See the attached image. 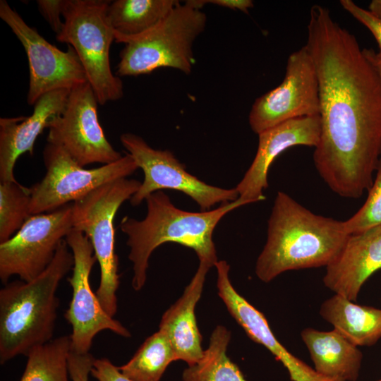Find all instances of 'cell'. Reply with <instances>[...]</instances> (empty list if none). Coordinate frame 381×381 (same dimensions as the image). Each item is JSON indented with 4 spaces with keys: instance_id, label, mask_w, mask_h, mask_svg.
<instances>
[{
    "instance_id": "obj_15",
    "label": "cell",
    "mask_w": 381,
    "mask_h": 381,
    "mask_svg": "<svg viewBox=\"0 0 381 381\" xmlns=\"http://www.w3.org/2000/svg\"><path fill=\"white\" fill-rule=\"evenodd\" d=\"M321 131L320 115L288 120L258 134L255 158L241 181L235 187L238 198L248 204L265 199L267 174L274 159L296 145L315 147Z\"/></svg>"
},
{
    "instance_id": "obj_7",
    "label": "cell",
    "mask_w": 381,
    "mask_h": 381,
    "mask_svg": "<svg viewBox=\"0 0 381 381\" xmlns=\"http://www.w3.org/2000/svg\"><path fill=\"white\" fill-rule=\"evenodd\" d=\"M110 1L67 0L64 26L56 40L75 51L99 104L122 98L121 78L111 69L109 52L115 34L108 17Z\"/></svg>"
},
{
    "instance_id": "obj_14",
    "label": "cell",
    "mask_w": 381,
    "mask_h": 381,
    "mask_svg": "<svg viewBox=\"0 0 381 381\" xmlns=\"http://www.w3.org/2000/svg\"><path fill=\"white\" fill-rule=\"evenodd\" d=\"M320 115L319 85L306 45L291 53L282 83L255 99L249 124L258 135L288 120Z\"/></svg>"
},
{
    "instance_id": "obj_32",
    "label": "cell",
    "mask_w": 381,
    "mask_h": 381,
    "mask_svg": "<svg viewBox=\"0 0 381 381\" xmlns=\"http://www.w3.org/2000/svg\"><path fill=\"white\" fill-rule=\"evenodd\" d=\"M363 52L369 61L381 75V56L373 49H363Z\"/></svg>"
},
{
    "instance_id": "obj_20",
    "label": "cell",
    "mask_w": 381,
    "mask_h": 381,
    "mask_svg": "<svg viewBox=\"0 0 381 381\" xmlns=\"http://www.w3.org/2000/svg\"><path fill=\"white\" fill-rule=\"evenodd\" d=\"M320 314L356 346H372L381 338V309L358 305L335 294L322 303Z\"/></svg>"
},
{
    "instance_id": "obj_6",
    "label": "cell",
    "mask_w": 381,
    "mask_h": 381,
    "mask_svg": "<svg viewBox=\"0 0 381 381\" xmlns=\"http://www.w3.org/2000/svg\"><path fill=\"white\" fill-rule=\"evenodd\" d=\"M140 184L135 179H119L73 202V229L83 232L92 246L100 269L95 293L104 310L113 318L117 312L120 283L114 219L121 204L131 198Z\"/></svg>"
},
{
    "instance_id": "obj_30",
    "label": "cell",
    "mask_w": 381,
    "mask_h": 381,
    "mask_svg": "<svg viewBox=\"0 0 381 381\" xmlns=\"http://www.w3.org/2000/svg\"><path fill=\"white\" fill-rule=\"evenodd\" d=\"M90 375L97 381H133L124 375L108 358H95Z\"/></svg>"
},
{
    "instance_id": "obj_13",
    "label": "cell",
    "mask_w": 381,
    "mask_h": 381,
    "mask_svg": "<svg viewBox=\"0 0 381 381\" xmlns=\"http://www.w3.org/2000/svg\"><path fill=\"white\" fill-rule=\"evenodd\" d=\"M0 18L11 28L25 51L30 72L27 102L33 105L44 95L87 82L74 49L64 52L47 42L5 0L0 1Z\"/></svg>"
},
{
    "instance_id": "obj_8",
    "label": "cell",
    "mask_w": 381,
    "mask_h": 381,
    "mask_svg": "<svg viewBox=\"0 0 381 381\" xmlns=\"http://www.w3.org/2000/svg\"><path fill=\"white\" fill-rule=\"evenodd\" d=\"M46 174L30 188V214H44L75 202L97 188L127 178L138 168L127 152L95 169L80 166L61 146L47 143L42 152Z\"/></svg>"
},
{
    "instance_id": "obj_3",
    "label": "cell",
    "mask_w": 381,
    "mask_h": 381,
    "mask_svg": "<svg viewBox=\"0 0 381 381\" xmlns=\"http://www.w3.org/2000/svg\"><path fill=\"white\" fill-rule=\"evenodd\" d=\"M146 217L138 220L124 217L119 224L130 248L128 259L133 264L131 285L140 291L145 286L149 260L160 245L173 242L193 249L199 261L212 266L218 261L212 235L219 221L229 212L248 204L238 198L208 211L193 212L176 207L162 190L145 199Z\"/></svg>"
},
{
    "instance_id": "obj_26",
    "label": "cell",
    "mask_w": 381,
    "mask_h": 381,
    "mask_svg": "<svg viewBox=\"0 0 381 381\" xmlns=\"http://www.w3.org/2000/svg\"><path fill=\"white\" fill-rule=\"evenodd\" d=\"M368 192V198L362 207L352 217L344 221L349 234L361 233L381 225V157L373 183Z\"/></svg>"
},
{
    "instance_id": "obj_5",
    "label": "cell",
    "mask_w": 381,
    "mask_h": 381,
    "mask_svg": "<svg viewBox=\"0 0 381 381\" xmlns=\"http://www.w3.org/2000/svg\"><path fill=\"white\" fill-rule=\"evenodd\" d=\"M203 0L179 3L167 17L148 32L130 40L120 53L118 76H136L169 67L186 74L194 63L193 44L204 30L207 17Z\"/></svg>"
},
{
    "instance_id": "obj_22",
    "label": "cell",
    "mask_w": 381,
    "mask_h": 381,
    "mask_svg": "<svg viewBox=\"0 0 381 381\" xmlns=\"http://www.w3.org/2000/svg\"><path fill=\"white\" fill-rule=\"evenodd\" d=\"M230 339V331L224 326H217L211 334L208 348L197 363L183 370L182 381H248L226 355Z\"/></svg>"
},
{
    "instance_id": "obj_16",
    "label": "cell",
    "mask_w": 381,
    "mask_h": 381,
    "mask_svg": "<svg viewBox=\"0 0 381 381\" xmlns=\"http://www.w3.org/2000/svg\"><path fill=\"white\" fill-rule=\"evenodd\" d=\"M70 91L57 90L42 95L29 116L0 119L1 182L17 181L14 176L16 160L25 152L33 155L35 140L48 128L50 120L63 111Z\"/></svg>"
},
{
    "instance_id": "obj_23",
    "label": "cell",
    "mask_w": 381,
    "mask_h": 381,
    "mask_svg": "<svg viewBox=\"0 0 381 381\" xmlns=\"http://www.w3.org/2000/svg\"><path fill=\"white\" fill-rule=\"evenodd\" d=\"M176 361L167 335L162 330L148 337L120 371L133 381H159L169 365Z\"/></svg>"
},
{
    "instance_id": "obj_17",
    "label": "cell",
    "mask_w": 381,
    "mask_h": 381,
    "mask_svg": "<svg viewBox=\"0 0 381 381\" xmlns=\"http://www.w3.org/2000/svg\"><path fill=\"white\" fill-rule=\"evenodd\" d=\"M381 269V225L350 234L344 246L326 267L325 286L355 301L363 284Z\"/></svg>"
},
{
    "instance_id": "obj_34",
    "label": "cell",
    "mask_w": 381,
    "mask_h": 381,
    "mask_svg": "<svg viewBox=\"0 0 381 381\" xmlns=\"http://www.w3.org/2000/svg\"><path fill=\"white\" fill-rule=\"evenodd\" d=\"M377 381H381V379H380V380H377Z\"/></svg>"
},
{
    "instance_id": "obj_11",
    "label": "cell",
    "mask_w": 381,
    "mask_h": 381,
    "mask_svg": "<svg viewBox=\"0 0 381 381\" xmlns=\"http://www.w3.org/2000/svg\"><path fill=\"white\" fill-rule=\"evenodd\" d=\"M65 240L74 258L73 274L67 279L73 294L64 313L65 319L72 327L69 335L71 351L78 354L90 353L95 337L103 330L130 337L128 329L104 310L96 293L92 290L90 276L97 258L90 240L83 232L75 229L68 234Z\"/></svg>"
},
{
    "instance_id": "obj_19",
    "label": "cell",
    "mask_w": 381,
    "mask_h": 381,
    "mask_svg": "<svg viewBox=\"0 0 381 381\" xmlns=\"http://www.w3.org/2000/svg\"><path fill=\"white\" fill-rule=\"evenodd\" d=\"M301 336L318 373L342 381L357 380L363 358L358 346L335 329L320 331L308 327Z\"/></svg>"
},
{
    "instance_id": "obj_25",
    "label": "cell",
    "mask_w": 381,
    "mask_h": 381,
    "mask_svg": "<svg viewBox=\"0 0 381 381\" xmlns=\"http://www.w3.org/2000/svg\"><path fill=\"white\" fill-rule=\"evenodd\" d=\"M30 188L18 181L0 183V243L11 238L31 216Z\"/></svg>"
},
{
    "instance_id": "obj_10",
    "label": "cell",
    "mask_w": 381,
    "mask_h": 381,
    "mask_svg": "<svg viewBox=\"0 0 381 381\" xmlns=\"http://www.w3.org/2000/svg\"><path fill=\"white\" fill-rule=\"evenodd\" d=\"M73 202L44 214L31 215L8 240L0 243V279L14 275L29 282L52 262L59 246L73 229Z\"/></svg>"
},
{
    "instance_id": "obj_2",
    "label": "cell",
    "mask_w": 381,
    "mask_h": 381,
    "mask_svg": "<svg viewBox=\"0 0 381 381\" xmlns=\"http://www.w3.org/2000/svg\"><path fill=\"white\" fill-rule=\"evenodd\" d=\"M349 235L344 221L316 214L287 193L278 191L255 274L267 283L286 271L327 267Z\"/></svg>"
},
{
    "instance_id": "obj_35",
    "label": "cell",
    "mask_w": 381,
    "mask_h": 381,
    "mask_svg": "<svg viewBox=\"0 0 381 381\" xmlns=\"http://www.w3.org/2000/svg\"><path fill=\"white\" fill-rule=\"evenodd\" d=\"M378 54H379V53H378ZM380 54V56H381V54Z\"/></svg>"
},
{
    "instance_id": "obj_12",
    "label": "cell",
    "mask_w": 381,
    "mask_h": 381,
    "mask_svg": "<svg viewBox=\"0 0 381 381\" xmlns=\"http://www.w3.org/2000/svg\"><path fill=\"white\" fill-rule=\"evenodd\" d=\"M97 97L88 82L71 90L63 111L49 121L47 141L61 146L80 166L107 164L122 155L99 123Z\"/></svg>"
},
{
    "instance_id": "obj_33",
    "label": "cell",
    "mask_w": 381,
    "mask_h": 381,
    "mask_svg": "<svg viewBox=\"0 0 381 381\" xmlns=\"http://www.w3.org/2000/svg\"><path fill=\"white\" fill-rule=\"evenodd\" d=\"M368 10L377 17L381 18V0L371 1Z\"/></svg>"
},
{
    "instance_id": "obj_27",
    "label": "cell",
    "mask_w": 381,
    "mask_h": 381,
    "mask_svg": "<svg viewBox=\"0 0 381 381\" xmlns=\"http://www.w3.org/2000/svg\"><path fill=\"white\" fill-rule=\"evenodd\" d=\"M339 3L344 10L371 32L378 44V53L381 54V18L360 7L351 0H341Z\"/></svg>"
},
{
    "instance_id": "obj_1",
    "label": "cell",
    "mask_w": 381,
    "mask_h": 381,
    "mask_svg": "<svg viewBox=\"0 0 381 381\" xmlns=\"http://www.w3.org/2000/svg\"><path fill=\"white\" fill-rule=\"evenodd\" d=\"M306 45L319 85L315 169L334 193L358 198L371 187L381 157V75L322 6L310 8Z\"/></svg>"
},
{
    "instance_id": "obj_18",
    "label": "cell",
    "mask_w": 381,
    "mask_h": 381,
    "mask_svg": "<svg viewBox=\"0 0 381 381\" xmlns=\"http://www.w3.org/2000/svg\"><path fill=\"white\" fill-rule=\"evenodd\" d=\"M199 262L198 270L183 294L164 312L159 326V329L167 335L176 361H185L188 366L197 363L204 353L195 310L206 274L213 267L205 260Z\"/></svg>"
},
{
    "instance_id": "obj_31",
    "label": "cell",
    "mask_w": 381,
    "mask_h": 381,
    "mask_svg": "<svg viewBox=\"0 0 381 381\" xmlns=\"http://www.w3.org/2000/svg\"><path fill=\"white\" fill-rule=\"evenodd\" d=\"M205 3H210L234 10L238 9L246 13L253 6V2L251 0H210L205 1Z\"/></svg>"
},
{
    "instance_id": "obj_29",
    "label": "cell",
    "mask_w": 381,
    "mask_h": 381,
    "mask_svg": "<svg viewBox=\"0 0 381 381\" xmlns=\"http://www.w3.org/2000/svg\"><path fill=\"white\" fill-rule=\"evenodd\" d=\"M90 353L78 354L70 351L68 371L72 381H89V375L95 361Z\"/></svg>"
},
{
    "instance_id": "obj_21",
    "label": "cell",
    "mask_w": 381,
    "mask_h": 381,
    "mask_svg": "<svg viewBox=\"0 0 381 381\" xmlns=\"http://www.w3.org/2000/svg\"><path fill=\"white\" fill-rule=\"evenodd\" d=\"M179 3L175 0H116L110 1L107 17L116 42L140 37L157 26Z\"/></svg>"
},
{
    "instance_id": "obj_24",
    "label": "cell",
    "mask_w": 381,
    "mask_h": 381,
    "mask_svg": "<svg viewBox=\"0 0 381 381\" xmlns=\"http://www.w3.org/2000/svg\"><path fill=\"white\" fill-rule=\"evenodd\" d=\"M69 336L53 339L32 349L20 381H69Z\"/></svg>"
},
{
    "instance_id": "obj_28",
    "label": "cell",
    "mask_w": 381,
    "mask_h": 381,
    "mask_svg": "<svg viewBox=\"0 0 381 381\" xmlns=\"http://www.w3.org/2000/svg\"><path fill=\"white\" fill-rule=\"evenodd\" d=\"M67 0H37V4L41 15L49 23L52 30L58 35L63 26L64 11Z\"/></svg>"
},
{
    "instance_id": "obj_4",
    "label": "cell",
    "mask_w": 381,
    "mask_h": 381,
    "mask_svg": "<svg viewBox=\"0 0 381 381\" xmlns=\"http://www.w3.org/2000/svg\"><path fill=\"white\" fill-rule=\"evenodd\" d=\"M73 255L64 239L48 267L35 279L15 280L0 290V363L27 356L52 340L63 278L73 269Z\"/></svg>"
},
{
    "instance_id": "obj_9",
    "label": "cell",
    "mask_w": 381,
    "mask_h": 381,
    "mask_svg": "<svg viewBox=\"0 0 381 381\" xmlns=\"http://www.w3.org/2000/svg\"><path fill=\"white\" fill-rule=\"evenodd\" d=\"M120 141L144 174L143 181L130 199L133 206L140 205L152 193L164 189L185 193L202 212L210 210L218 203L234 202L239 197L235 188H222L202 181L186 171L171 152L154 149L135 134L123 133Z\"/></svg>"
}]
</instances>
